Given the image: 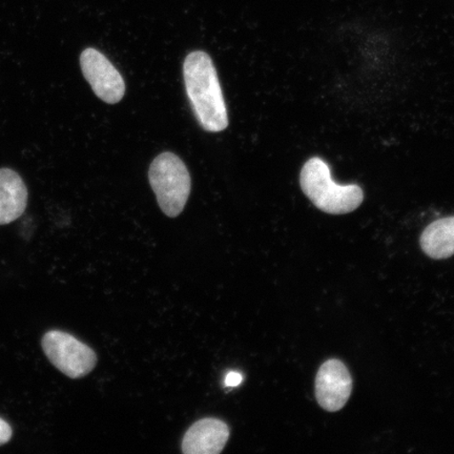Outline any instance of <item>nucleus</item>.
I'll return each mask as SVG.
<instances>
[{"mask_svg":"<svg viewBox=\"0 0 454 454\" xmlns=\"http://www.w3.org/2000/svg\"><path fill=\"white\" fill-rule=\"evenodd\" d=\"M149 179L159 207L170 218L183 213L191 194V175L183 160L166 152L152 162Z\"/></svg>","mask_w":454,"mask_h":454,"instance_id":"obj_3","label":"nucleus"},{"mask_svg":"<svg viewBox=\"0 0 454 454\" xmlns=\"http://www.w3.org/2000/svg\"><path fill=\"white\" fill-rule=\"evenodd\" d=\"M81 67L94 93L106 104L115 105L126 93V83L115 67L99 51L85 49L81 55Z\"/></svg>","mask_w":454,"mask_h":454,"instance_id":"obj_5","label":"nucleus"},{"mask_svg":"<svg viewBox=\"0 0 454 454\" xmlns=\"http://www.w3.org/2000/svg\"><path fill=\"white\" fill-rule=\"evenodd\" d=\"M184 75L187 98L200 126L207 132H223L229 126V118L211 57L202 51L187 55Z\"/></svg>","mask_w":454,"mask_h":454,"instance_id":"obj_1","label":"nucleus"},{"mask_svg":"<svg viewBox=\"0 0 454 454\" xmlns=\"http://www.w3.org/2000/svg\"><path fill=\"white\" fill-rule=\"evenodd\" d=\"M42 345L50 362L71 379L87 376L98 364L95 351L70 333L51 331L44 334Z\"/></svg>","mask_w":454,"mask_h":454,"instance_id":"obj_4","label":"nucleus"},{"mask_svg":"<svg viewBox=\"0 0 454 454\" xmlns=\"http://www.w3.org/2000/svg\"><path fill=\"white\" fill-rule=\"evenodd\" d=\"M353 391V378L342 361L323 363L316 377V397L323 410L337 412L346 405Z\"/></svg>","mask_w":454,"mask_h":454,"instance_id":"obj_6","label":"nucleus"},{"mask_svg":"<svg viewBox=\"0 0 454 454\" xmlns=\"http://www.w3.org/2000/svg\"><path fill=\"white\" fill-rule=\"evenodd\" d=\"M27 190L13 169H0V225L9 224L25 213Z\"/></svg>","mask_w":454,"mask_h":454,"instance_id":"obj_8","label":"nucleus"},{"mask_svg":"<svg viewBox=\"0 0 454 454\" xmlns=\"http://www.w3.org/2000/svg\"><path fill=\"white\" fill-rule=\"evenodd\" d=\"M230 439V427L215 418L199 419L186 431L183 445L185 454H218Z\"/></svg>","mask_w":454,"mask_h":454,"instance_id":"obj_7","label":"nucleus"},{"mask_svg":"<svg viewBox=\"0 0 454 454\" xmlns=\"http://www.w3.org/2000/svg\"><path fill=\"white\" fill-rule=\"evenodd\" d=\"M301 189L320 211L343 215L356 211L364 195L359 185H340L332 178L331 169L321 158H311L300 176Z\"/></svg>","mask_w":454,"mask_h":454,"instance_id":"obj_2","label":"nucleus"},{"mask_svg":"<svg viewBox=\"0 0 454 454\" xmlns=\"http://www.w3.org/2000/svg\"><path fill=\"white\" fill-rule=\"evenodd\" d=\"M13 431L11 426L0 418V446L7 444L12 438Z\"/></svg>","mask_w":454,"mask_h":454,"instance_id":"obj_10","label":"nucleus"},{"mask_svg":"<svg viewBox=\"0 0 454 454\" xmlns=\"http://www.w3.org/2000/svg\"><path fill=\"white\" fill-rule=\"evenodd\" d=\"M242 381L243 376L239 372H231L225 378V385L229 387H235V386L240 385Z\"/></svg>","mask_w":454,"mask_h":454,"instance_id":"obj_11","label":"nucleus"},{"mask_svg":"<svg viewBox=\"0 0 454 454\" xmlns=\"http://www.w3.org/2000/svg\"><path fill=\"white\" fill-rule=\"evenodd\" d=\"M419 243L430 258H450L454 254V215L436 220L426 227Z\"/></svg>","mask_w":454,"mask_h":454,"instance_id":"obj_9","label":"nucleus"}]
</instances>
